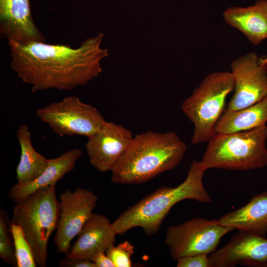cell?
Listing matches in <instances>:
<instances>
[{
	"label": "cell",
	"mask_w": 267,
	"mask_h": 267,
	"mask_svg": "<svg viewBox=\"0 0 267 267\" xmlns=\"http://www.w3.org/2000/svg\"><path fill=\"white\" fill-rule=\"evenodd\" d=\"M103 34L83 41L79 47L44 42L8 41L11 68L33 93L56 89L70 90L87 85L102 72L100 61L109 55L100 48Z\"/></svg>",
	"instance_id": "obj_1"
},
{
	"label": "cell",
	"mask_w": 267,
	"mask_h": 267,
	"mask_svg": "<svg viewBox=\"0 0 267 267\" xmlns=\"http://www.w3.org/2000/svg\"><path fill=\"white\" fill-rule=\"evenodd\" d=\"M186 149L185 143L174 132L136 134L111 169L112 181L120 184L146 182L177 166Z\"/></svg>",
	"instance_id": "obj_2"
},
{
	"label": "cell",
	"mask_w": 267,
	"mask_h": 267,
	"mask_svg": "<svg viewBox=\"0 0 267 267\" xmlns=\"http://www.w3.org/2000/svg\"><path fill=\"white\" fill-rule=\"evenodd\" d=\"M206 170L200 161H193L186 178L180 184L174 187L163 186L125 210L112 222L116 234L140 227L145 234L151 236L159 230L164 219L177 203L185 199L211 202V197L203 183Z\"/></svg>",
	"instance_id": "obj_3"
},
{
	"label": "cell",
	"mask_w": 267,
	"mask_h": 267,
	"mask_svg": "<svg viewBox=\"0 0 267 267\" xmlns=\"http://www.w3.org/2000/svg\"><path fill=\"white\" fill-rule=\"evenodd\" d=\"M267 126L230 133H216L200 160L207 170L247 171L267 165Z\"/></svg>",
	"instance_id": "obj_4"
},
{
	"label": "cell",
	"mask_w": 267,
	"mask_h": 267,
	"mask_svg": "<svg viewBox=\"0 0 267 267\" xmlns=\"http://www.w3.org/2000/svg\"><path fill=\"white\" fill-rule=\"evenodd\" d=\"M55 185L41 188L25 199L15 203L12 221L21 228L32 249L37 265L47 264L49 238L56 229L60 206Z\"/></svg>",
	"instance_id": "obj_5"
},
{
	"label": "cell",
	"mask_w": 267,
	"mask_h": 267,
	"mask_svg": "<svg viewBox=\"0 0 267 267\" xmlns=\"http://www.w3.org/2000/svg\"><path fill=\"white\" fill-rule=\"evenodd\" d=\"M231 72H212L206 76L181 104L184 114L194 125L193 144L208 142L224 110L226 97L233 91Z\"/></svg>",
	"instance_id": "obj_6"
},
{
	"label": "cell",
	"mask_w": 267,
	"mask_h": 267,
	"mask_svg": "<svg viewBox=\"0 0 267 267\" xmlns=\"http://www.w3.org/2000/svg\"><path fill=\"white\" fill-rule=\"evenodd\" d=\"M36 114L61 137L79 135L89 138L101 129L105 122L96 108L75 96L51 103L37 110Z\"/></svg>",
	"instance_id": "obj_7"
},
{
	"label": "cell",
	"mask_w": 267,
	"mask_h": 267,
	"mask_svg": "<svg viewBox=\"0 0 267 267\" xmlns=\"http://www.w3.org/2000/svg\"><path fill=\"white\" fill-rule=\"evenodd\" d=\"M234 229L221 224L219 220L194 218L169 226L165 242L175 261L194 255H208L216 250L221 238Z\"/></svg>",
	"instance_id": "obj_8"
},
{
	"label": "cell",
	"mask_w": 267,
	"mask_h": 267,
	"mask_svg": "<svg viewBox=\"0 0 267 267\" xmlns=\"http://www.w3.org/2000/svg\"><path fill=\"white\" fill-rule=\"evenodd\" d=\"M59 199V217L54 241L56 251L66 255L72 240L92 214L98 198L91 191L78 187L74 192L67 189L61 193Z\"/></svg>",
	"instance_id": "obj_9"
},
{
	"label": "cell",
	"mask_w": 267,
	"mask_h": 267,
	"mask_svg": "<svg viewBox=\"0 0 267 267\" xmlns=\"http://www.w3.org/2000/svg\"><path fill=\"white\" fill-rule=\"evenodd\" d=\"M230 68L234 93L226 109L240 110L267 96V70L260 63L256 52H248L238 57L231 63Z\"/></svg>",
	"instance_id": "obj_10"
},
{
	"label": "cell",
	"mask_w": 267,
	"mask_h": 267,
	"mask_svg": "<svg viewBox=\"0 0 267 267\" xmlns=\"http://www.w3.org/2000/svg\"><path fill=\"white\" fill-rule=\"evenodd\" d=\"M209 259L211 267H267V239L239 230L222 247L211 254Z\"/></svg>",
	"instance_id": "obj_11"
},
{
	"label": "cell",
	"mask_w": 267,
	"mask_h": 267,
	"mask_svg": "<svg viewBox=\"0 0 267 267\" xmlns=\"http://www.w3.org/2000/svg\"><path fill=\"white\" fill-rule=\"evenodd\" d=\"M133 138L130 130L122 125L105 121L101 129L88 138L86 144L90 164L99 172L111 171Z\"/></svg>",
	"instance_id": "obj_12"
},
{
	"label": "cell",
	"mask_w": 267,
	"mask_h": 267,
	"mask_svg": "<svg viewBox=\"0 0 267 267\" xmlns=\"http://www.w3.org/2000/svg\"><path fill=\"white\" fill-rule=\"evenodd\" d=\"M0 32L8 41L44 42L32 19L29 0H0Z\"/></svg>",
	"instance_id": "obj_13"
},
{
	"label": "cell",
	"mask_w": 267,
	"mask_h": 267,
	"mask_svg": "<svg viewBox=\"0 0 267 267\" xmlns=\"http://www.w3.org/2000/svg\"><path fill=\"white\" fill-rule=\"evenodd\" d=\"M109 219L93 213L80 231L78 239L66 255L68 257L91 260L99 251L106 252L115 242L116 235Z\"/></svg>",
	"instance_id": "obj_14"
},
{
	"label": "cell",
	"mask_w": 267,
	"mask_h": 267,
	"mask_svg": "<svg viewBox=\"0 0 267 267\" xmlns=\"http://www.w3.org/2000/svg\"><path fill=\"white\" fill-rule=\"evenodd\" d=\"M83 155L80 148H73L55 158L48 159L43 172L35 179L26 183H17L10 189L8 198L14 203L22 201L37 190L56 182L73 170L76 162Z\"/></svg>",
	"instance_id": "obj_15"
},
{
	"label": "cell",
	"mask_w": 267,
	"mask_h": 267,
	"mask_svg": "<svg viewBox=\"0 0 267 267\" xmlns=\"http://www.w3.org/2000/svg\"><path fill=\"white\" fill-rule=\"evenodd\" d=\"M222 17L254 45L267 40V0H258L244 7L230 6L223 12Z\"/></svg>",
	"instance_id": "obj_16"
},
{
	"label": "cell",
	"mask_w": 267,
	"mask_h": 267,
	"mask_svg": "<svg viewBox=\"0 0 267 267\" xmlns=\"http://www.w3.org/2000/svg\"><path fill=\"white\" fill-rule=\"evenodd\" d=\"M223 225L265 236L267 232V191L256 195L246 204L219 219Z\"/></svg>",
	"instance_id": "obj_17"
},
{
	"label": "cell",
	"mask_w": 267,
	"mask_h": 267,
	"mask_svg": "<svg viewBox=\"0 0 267 267\" xmlns=\"http://www.w3.org/2000/svg\"><path fill=\"white\" fill-rule=\"evenodd\" d=\"M267 122V96L259 102L238 110L225 109L216 132L230 133L250 130Z\"/></svg>",
	"instance_id": "obj_18"
},
{
	"label": "cell",
	"mask_w": 267,
	"mask_h": 267,
	"mask_svg": "<svg viewBox=\"0 0 267 267\" xmlns=\"http://www.w3.org/2000/svg\"><path fill=\"white\" fill-rule=\"evenodd\" d=\"M16 136L21 150L20 160L16 168L17 183L30 182L39 177L45 169L48 159L37 152L33 146L31 134L28 126L20 125Z\"/></svg>",
	"instance_id": "obj_19"
},
{
	"label": "cell",
	"mask_w": 267,
	"mask_h": 267,
	"mask_svg": "<svg viewBox=\"0 0 267 267\" xmlns=\"http://www.w3.org/2000/svg\"><path fill=\"white\" fill-rule=\"evenodd\" d=\"M10 230L13 240L16 267H36L31 246L19 226L12 222Z\"/></svg>",
	"instance_id": "obj_20"
},
{
	"label": "cell",
	"mask_w": 267,
	"mask_h": 267,
	"mask_svg": "<svg viewBox=\"0 0 267 267\" xmlns=\"http://www.w3.org/2000/svg\"><path fill=\"white\" fill-rule=\"evenodd\" d=\"M134 246L127 240L110 246L106 250V254L114 263L115 267H130L131 260L134 253Z\"/></svg>",
	"instance_id": "obj_21"
},
{
	"label": "cell",
	"mask_w": 267,
	"mask_h": 267,
	"mask_svg": "<svg viewBox=\"0 0 267 267\" xmlns=\"http://www.w3.org/2000/svg\"><path fill=\"white\" fill-rule=\"evenodd\" d=\"M177 262V267H211L209 257L204 254L183 257Z\"/></svg>",
	"instance_id": "obj_22"
},
{
	"label": "cell",
	"mask_w": 267,
	"mask_h": 267,
	"mask_svg": "<svg viewBox=\"0 0 267 267\" xmlns=\"http://www.w3.org/2000/svg\"><path fill=\"white\" fill-rule=\"evenodd\" d=\"M0 257L4 262L16 267L14 248L8 235L0 236Z\"/></svg>",
	"instance_id": "obj_23"
},
{
	"label": "cell",
	"mask_w": 267,
	"mask_h": 267,
	"mask_svg": "<svg viewBox=\"0 0 267 267\" xmlns=\"http://www.w3.org/2000/svg\"><path fill=\"white\" fill-rule=\"evenodd\" d=\"M59 266L61 267H96L92 260L72 258L67 256L60 261Z\"/></svg>",
	"instance_id": "obj_24"
},
{
	"label": "cell",
	"mask_w": 267,
	"mask_h": 267,
	"mask_svg": "<svg viewBox=\"0 0 267 267\" xmlns=\"http://www.w3.org/2000/svg\"><path fill=\"white\" fill-rule=\"evenodd\" d=\"M96 267H115L114 263L107 256L105 252L99 251L91 259Z\"/></svg>",
	"instance_id": "obj_25"
},
{
	"label": "cell",
	"mask_w": 267,
	"mask_h": 267,
	"mask_svg": "<svg viewBox=\"0 0 267 267\" xmlns=\"http://www.w3.org/2000/svg\"><path fill=\"white\" fill-rule=\"evenodd\" d=\"M260 63L263 66L267 64V54L263 57H260Z\"/></svg>",
	"instance_id": "obj_26"
},
{
	"label": "cell",
	"mask_w": 267,
	"mask_h": 267,
	"mask_svg": "<svg viewBox=\"0 0 267 267\" xmlns=\"http://www.w3.org/2000/svg\"><path fill=\"white\" fill-rule=\"evenodd\" d=\"M265 67L266 68V69L267 70V64L266 65H265Z\"/></svg>",
	"instance_id": "obj_27"
}]
</instances>
